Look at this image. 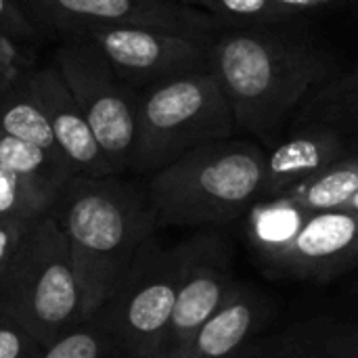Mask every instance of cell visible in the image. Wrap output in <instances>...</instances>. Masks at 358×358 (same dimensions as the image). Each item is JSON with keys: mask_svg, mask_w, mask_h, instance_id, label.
Listing matches in <instances>:
<instances>
[{"mask_svg": "<svg viewBox=\"0 0 358 358\" xmlns=\"http://www.w3.org/2000/svg\"><path fill=\"white\" fill-rule=\"evenodd\" d=\"M0 308L42 346L86 321L71 250L52 214L31 222L15 266L0 289Z\"/></svg>", "mask_w": 358, "mask_h": 358, "instance_id": "5b68a950", "label": "cell"}, {"mask_svg": "<svg viewBox=\"0 0 358 358\" xmlns=\"http://www.w3.org/2000/svg\"><path fill=\"white\" fill-rule=\"evenodd\" d=\"M313 212L289 197L262 199L248 212V237L258 258H266L287 245L306 224Z\"/></svg>", "mask_w": 358, "mask_h": 358, "instance_id": "e0dca14e", "label": "cell"}, {"mask_svg": "<svg viewBox=\"0 0 358 358\" xmlns=\"http://www.w3.org/2000/svg\"><path fill=\"white\" fill-rule=\"evenodd\" d=\"M277 2L285 4V6H287V8H292V10H298V8L317 6V4H321V2H325V0H277Z\"/></svg>", "mask_w": 358, "mask_h": 358, "instance_id": "484cf974", "label": "cell"}, {"mask_svg": "<svg viewBox=\"0 0 358 358\" xmlns=\"http://www.w3.org/2000/svg\"><path fill=\"white\" fill-rule=\"evenodd\" d=\"M235 128V115L216 71L145 88L138 96L132 170L155 174L201 145L231 138Z\"/></svg>", "mask_w": 358, "mask_h": 358, "instance_id": "277c9868", "label": "cell"}, {"mask_svg": "<svg viewBox=\"0 0 358 358\" xmlns=\"http://www.w3.org/2000/svg\"><path fill=\"white\" fill-rule=\"evenodd\" d=\"M357 88H358V82H357ZM357 92H358V90H357Z\"/></svg>", "mask_w": 358, "mask_h": 358, "instance_id": "f546056e", "label": "cell"}, {"mask_svg": "<svg viewBox=\"0 0 358 358\" xmlns=\"http://www.w3.org/2000/svg\"><path fill=\"white\" fill-rule=\"evenodd\" d=\"M214 69L235 124L260 136L273 134L287 120L317 76V65L304 50L248 29L214 40Z\"/></svg>", "mask_w": 358, "mask_h": 358, "instance_id": "3957f363", "label": "cell"}, {"mask_svg": "<svg viewBox=\"0 0 358 358\" xmlns=\"http://www.w3.org/2000/svg\"><path fill=\"white\" fill-rule=\"evenodd\" d=\"M31 222L0 218V289L15 266V260L19 256V250L23 245V239H25Z\"/></svg>", "mask_w": 358, "mask_h": 358, "instance_id": "d4e9b609", "label": "cell"}, {"mask_svg": "<svg viewBox=\"0 0 358 358\" xmlns=\"http://www.w3.org/2000/svg\"><path fill=\"white\" fill-rule=\"evenodd\" d=\"M271 302L252 285L239 283L231 300L191 340L178 358H243L271 319Z\"/></svg>", "mask_w": 358, "mask_h": 358, "instance_id": "4fadbf2b", "label": "cell"}, {"mask_svg": "<svg viewBox=\"0 0 358 358\" xmlns=\"http://www.w3.org/2000/svg\"><path fill=\"white\" fill-rule=\"evenodd\" d=\"M113 340L99 317L86 319L42 348L38 358H107Z\"/></svg>", "mask_w": 358, "mask_h": 358, "instance_id": "44dd1931", "label": "cell"}, {"mask_svg": "<svg viewBox=\"0 0 358 358\" xmlns=\"http://www.w3.org/2000/svg\"><path fill=\"white\" fill-rule=\"evenodd\" d=\"M262 264L277 275L331 281L358 268V214L350 210L313 212L300 233Z\"/></svg>", "mask_w": 358, "mask_h": 358, "instance_id": "8fae6325", "label": "cell"}, {"mask_svg": "<svg viewBox=\"0 0 358 358\" xmlns=\"http://www.w3.org/2000/svg\"><path fill=\"white\" fill-rule=\"evenodd\" d=\"M266 153L250 141H214L151 174L147 201L157 227H220L262 199Z\"/></svg>", "mask_w": 358, "mask_h": 358, "instance_id": "7a4b0ae2", "label": "cell"}, {"mask_svg": "<svg viewBox=\"0 0 358 358\" xmlns=\"http://www.w3.org/2000/svg\"><path fill=\"white\" fill-rule=\"evenodd\" d=\"M42 31L25 13L21 0H0V44H34Z\"/></svg>", "mask_w": 358, "mask_h": 358, "instance_id": "603a6c76", "label": "cell"}, {"mask_svg": "<svg viewBox=\"0 0 358 358\" xmlns=\"http://www.w3.org/2000/svg\"><path fill=\"white\" fill-rule=\"evenodd\" d=\"M25 13L42 34L61 38L88 25H132L182 34L214 36L216 17L182 4L159 0H21Z\"/></svg>", "mask_w": 358, "mask_h": 358, "instance_id": "9c48e42d", "label": "cell"}, {"mask_svg": "<svg viewBox=\"0 0 358 358\" xmlns=\"http://www.w3.org/2000/svg\"><path fill=\"white\" fill-rule=\"evenodd\" d=\"M344 210H350V212H357L358 214V195L352 199V201H350V203H348V206H346V208H344Z\"/></svg>", "mask_w": 358, "mask_h": 358, "instance_id": "83f0119b", "label": "cell"}, {"mask_svg": "<svg viewBox=\"0 0 358 358\" xmlns=\"http://www.w3.org/2000/svg\"><path fill=\"white\" fill-rule=\"evenodd\" d=\"M2 48H13V46H4L0 44ZM0 61H13V50H0Z\"/></svg>", "mask_w": 358, "mask_h": 358, "instance_id": "4316f807", "label": "cell"}, {"mask_svg": "<svg viewBox=\"0 0 358 358\" xmlns=\"http://www.w3.org/2000/svg\"><path fill=\"white\" fill-rule=\"evenodd\" d=\"M50 214L63 229L82 287L84 317L107 304L138 250L157 229L147 197L115 176H73L57 195Z\"/></svg>", "mask_w": 358, "mask_h": 358, "instance_id": "6da1fadb", "label": "cell"}, {"mask_svg": "<svg viewBox=\"0 0 358 358\" xmlns=\"http://www.w3.org/2000/svg\"><path fill=\"white\" fill-rule=\"evenodd\" d=\"M31 88L40 101V107L48 120L55 143L69 164L73 176L82 178H107L115 176L109 166L94 132L67 88L59 67L55 63L29 69Z\"/></svg>", "mask_w": 358, "mask_h": 358, "instance_id": "7c38bea8", "label": "cell"}, {"mask_svg": "<svg viewBox=\"0 0 358 358\" xmlns=\"http://www.w3.org/2000/svg\"><path fill=\"white\" fill-rule=\"evenodd\" d=\"M346 155H350L348 145L338 130L310 128L289 136L266 153L262 199L287 195L294 187L317 176Z\"/></svg>", "mask_w": 358, "mask_h": 358, "instance_id": "5bb4252c", "label": "cell"}, {"mask_svg": "<svg viewBox=\"0 0 358 358\" xmlns=\"http://www.w3.org/2000/svg\"><path fill=\"white\" fill-rule=\"evenodd\" d=\"M57 193L0 166V218L38 220L50 214Z\"/></svg>", "mask_w": 358, "mask_h": 358, "instance_id": "ffe728a7", "label": "cell"}, {"mask_svg": "<svg viewBox=\"0 0 358 358\" xmlns=\"http://www.w3.org/2000/svg\"><path fill=\"white\" fill-rule=\"evenodd\" d=\"M71 36L88 38L115 73L136 90L193 73L216 71L214 36L132 25H88Z\"/></svg>", "mask_w": 358, "mask_h": 358, "instance_id": "ba28073f", "label": "cell"}, {"mask_svg": "<svg viewBox=\"0 0 358 358\" xmlns=\"http://www.w3.org/2000/svg\"><path fill=\"white\" fill-rule=\"evenodd\" d=\"M180 243L164 248L151 237L134 256L120 285L96 315L126 358H162L178 281Z\"/></svg>", "mask_w": 358, "mask_h": 358, "instance_id": "8992f818", "label": "cell"}, {"mask_svg": "<svg viewBox=\"0 0 358 358\" xmlns=\"http://www.w3.org/2000/svg\"><path fill=\"white\" fill-rule=\"evenodd\" d=\"M180 258L178 294L162 358L180 357L197 331L222 310L239 285L235 281L229 243L216 233L182 241Z\"/></svg>", "mask_w": 358, "mask_h": 358, "instance_id": "30bf717a", "label": "cell"}, {"mask_svg": "<svg viewBox=\"0 0 358 358\" xmlns=\"http://www.w3.org/2000/svg\"><path fill=\"white\" fill-rule=\"evenodd\" d=\"M0 166L57 195L73 178L63 155L6 132H0Z\"/></svg>", "mask_w": 358, "mask_h": 358, "instance_id": "ac0fdd59", "label": "cell"}, {"mask_svg": "<svg viewBox=\"0 0 358 358\" xmlns=\"http://www.w3.org/2000/svg\"><path fill=\"white\" fill-rule=\"evenodd\" d=\"M212 17L241 21V23H275L287 19L296 10L277 0H185Z\"/></svg>", "mask_w": 358, "mask_h": 358, "instance_id": "7402d4cb", "label": "cell"}, {"mask_svg": "<svg viewBox=\"0 0 358 358\" xmlns=\"http://www.w3.org/2000/svg\"><path fill=\"white\" fill-rule=\"evenodd\" d=\"M159 2H182V4H187L185 0H159Z\"/></svg>", "mask_w": 358, "mask_h": 358, "instance_id": "f1b7e54d", "label": "cell"}, {"mask_svg": "<svg viewBox=\"0 0 358 358\" xmlns=\"http://www.w3.org/2000/svg\"><path fill=\"white\" fill-rule=\"evenodd\" d=\"M358 195V155H346L317 176L294 187L287 195L308 212L344 210Z\"/></svg>", "mask_w": 358, "mask_h": 358, "instance_id": "d6986e66", "label": "cell"}, {"mask_svg": "<svg viewBox=\"0 0 358 358\" xmlns=\"http://www.w3.org/2000/svg\"><path fill=\"white\" fill-rule=\"evenodd\" d=\"M42 348L17 319L0 308V358H38Z\"/></svg>", "mask_w": 358, "mask_h": 358, "instance_id": "cb8c5ba5", "label": "cell"}, {"mask_svg": "<svg viewBox=\"0 0 358 358\" xmlns=\"http://www.w3.org/2000/svg\"><path fill=\"white\" fill-rule=\"evenodd\" d=\"M31 65L0 63V132L59 153L48 120L29 80Z\"/></svg>", "mask_w": 358, "mask_h": 358, "instance_id": "2e32d148", "label": "cell"}, {"mask_svg": "<svg viewBox=\"0 0 358 358\" xmlns=\"http://www.w3.org/2000/svg\"><path fill=\"white\" fill-rule=\"evenodd\" d=\"M243 358H358V323L317 317L258 338Z\"/></svg>", "mask_w": 358, "mask_h": 358, "instance_id": "9a60e30c", "label": "cell"}, {"mask_svg": "<svg viewBox=\"0 0 358 358\" xmlns=\"http://www.w3.org/2000/svg\"><path fill=\"white\" fill-rule=\"evenodd\" d=\"M52 63L86 115L113 172L130 170L138 136L141 90L128 86L84 36H65Z\"/></svg>", "mask_w": 358, "mask_h": 358, "instance_id": "52a82bcc", "label": "cell"}]
</instances>
